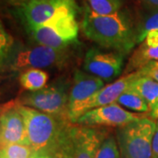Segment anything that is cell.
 I'll list each match as a JSON object with an SVG mask.
<instances>
[{
    "instance_id": "1",
    "label": "cell",
    "mask_w": 158,
    "mask_h": 158,
    "mask_svg": "<svg viewBox=\"0 0 158 158\" xmlns=\"http://www.w3.org/2000/svg\"><path fill=\"white\" fill-rule=\"evenodd\" d=\"M82 30L86 38L103 48L122 53L125 56L138 43V34L129 16L121 11L101 15L88 6L84 13Z\"/></svg>"
},
{
    "instance_id": "2",
    "label": "cell",
    "mask_w": 158,
    "mask_h": 158,
    "mask_svg": "<svg viewBox=\"0 0 158 158\" xmlns=\"http://www.w3.org/2000/svg\"><path fill=\"white\" fill-rule=\"evenodd\" d=\"M17 105L25 121L27 143L33 153L56 156L63 130L70 121L18 103Z\"/></svg>"
},
{
    "instance_id": "3",
    "label": "cell",
    "mask_w": 158,
    "mask_h": 158,
    "mask_svg": "<svg viewBox=\"0 0 158 158\" xmlns=\"http://www.w3.org/2000/svg\"><path fill=\"white\" fill-rule=\"evenodd\" d=\"M77 10H67L40 25L27 27L34 40L41 46L66 49L78 40Z\"/></svg>"
},
{
    "instance_id": "4",
    "label": "cell",
    "mask_w": 158,
    "mask_h": 158,
    "mask_svg": "<svg viewBox=\"0 0 158 158\" xmlns=\"http://www.w3.org/2000/svg\"><path fill=\"white\" fill-rule=\"evenodd\" d=\"M106 137L104 130L69 122L63 130L56 156L60 158H96Z\"/></svg>"
},
{
    "instance_id": "5",
    "label": "cell",
    "mask_w": 158,
    "mask_h": 158,
    "mask_svg": "<svg viewBox=\"0 0 158 158\" xmlns=\"http://www.w3.org/2000/svg\"><path fill=\"white\" fill-rule=\"evenodd\" d=\"M154 119L143 118L118 127L116 140L121 158H152Z\"/></svg>"
},
{
    "instance_id": "6",
    "label": "cell",
    "mask_w": 158,
    "mask_h": 158,
    "mask_svg": "<svg viewBox=\"0 0 158 158\" xmlns=\"http://www.w3.org/2000/svg\"><path fill=\"white\" fill-rule=\"evenodd\" d=\"M69 54L66 49H56L38 45L21 50H13L4 63L2 69L10 71H24L30 69L59 67L67 62Z\"/></svg>"
},
{
    "instance_id": "7",
    "label": "cell",
    "mask_w": 158,
    "mask_h": 158,
    "mask_svg": "<svg viewBox=\"0 0 158 158\" xmlns=\"http://www.w3.org/2000/svg\"><path fill=\"white\" fill-rule=\"evenodd\" d=\"M69 96L65 85H53L36 91L24 93L17 100L19 105L36 109L58 118L69 119Z\"/></svg>"
},
{
    "instance_id": "8",
    "label": "cell",
    "mask_w": 158,
    "mask_h": 158,
    "mask_svg": "<svg viewBox=\"0 0 158 158\" xmlns=\"http://www.w3.org/2000/svg\"><path fill=\"white\" fill-rule=\"evenodd\" d=\"M141 76V71L138 70L135 72L124 75L123 77H119L113 84L105 85L98 91H97L95 94H93L88 99L81 103L69 115V121L71 123H77L80 116H82L84 113L90 111L91 109L116 103L119 96L125 90H127L129 88L130 85H132V83L135 79L140 77Z\"/></svg>"
},
{
    "instance_id": "9",
    "label": "cell",
    "mask_w": 158,
    "mask_h": 158,
    "mask_svg": "<svg viewBox=\"0 0 158 158\" xmlns=\"http://www.w3.org/2000/svg\"><path fill=\"white\" fill-rule=\"evenodd\" d=\"M67 10H77V0H26L19 12L27 27H34L49 20Z\"/></svg>"
},
{
    "instance_id": "10",
    "label": "cell",
    "mask_w": 158,
    "mask_h": 158,
    "mask_svg": "<svg viewBox=\"0 0 158 158\" xmlns=\"http://www.w3.org/2000/svg\"><path fill=\"white\" fill-rule=\"evenodd\" d=\"M124 57V54L117 51L105 52L91 48L85 55L84 69L104 81H109L121 74Z\"/></svg>"
},
{
    "instance_id": "11",
    "label": "cell",
    "mask_w": 158,
    "mask_h": 158,
    "mask_svg": "<svg viewBox=\"0 0 158 158\" xmlns=\"http://www.w3.org/2000/svg\"><path fill=\"white\" fill-rule=\"evenodd\" d=\"M143 118L141 114L131 113L117 103L94 108L80 116L77 124L95 127H120L125 125Z\"/></svg>"
},
{
    "instance_id": "12",
    "label": "cell",
    "mask_w": 158,
    "mask_h": 158,
    "mask_svg": "<svg viewBox=\"0 0 158 158\" xmlns=\"http://www.w3.org/2000/svg\"><path fill=\"white\" fill-rule=\"evenodd\" d=\"M1 148L11 144H27V129L23 116L19 111L16 102L5 104L0 117Z\"/></svg>"
},
{
    "instance_id": "13",
    "label": "cell",
    "mask_w": 158,
    "mask_h": 158,
    "mask_svg": "<svg viewBox=\"0 0 158 158\" xmlns=\"http://www.w3.org/2000/svg\"><path fill=\"white\" fill-rule=\"evenodd\" d=\"M104 86V80L85 71H76L73 85L69 96V115L81 103L88 99Z\"/></svg>"
},
{
    "instance_id": "14",
    "label": "cell",
    "mask_w": 158,
    "mask_h": 158,
    "mask_svg": "<svg viewBox=\"0 0 158 158\" xmlns=\"http://www.w3.org/2000/svg\"><path fill=\"white\" fill-rule=\"evenodd\" d=\"M152 62H158V46H148L141 42L130 57L124 75L135 72Z\"/></svg>"
},
{
    "instance_id": "15",
    "label": "cell",
    "mask_w": 158,
    "mask_h": 158,
    "mask_svg": "<svg viewBox=\"0 0 158 158\" xmlns=\"http://www.w3.org/2000/svg\"><path fill=\"white\" fill-rule=\"evenodd\" d=\"M128 89L142 97L150 109L158 103V82L148 77L141 76L132 83Z\"/></svg>"
},
{
    "instance_id": "16",
    "label": "cell",
    "mask_w": 158,
    "mask_h": 158,
    "mask_svg": "<svg viewBox=\"0 0 158 158\" xmlns=\"http://www.w3.org/2000/svg\"><path fill=\"white\" fill-rule=\"evenodd\" d=\"M49 75L40 69H30L21 72L19 77V85L27 91H36L46 87Z\"/></svg>"
},
{
    "instance_id": "17",
    "label": "cell",
    "mask_w": 158,
    "mask_h": 158,
    "mask_svg": "<svg viewBox=\"0 0 158 158\" xmlns=\"http://www.w3.org/2000/svg\"><path fill=\"white\" fill-rule=\"evenodd\" d=\"M116 103L122 107L127 108L138 113H147L150 111V107L145 99L138 93L129 89L125 90L119 96Z\"/></svg>"
},
{
    "instance_id": "18",
    "label": "cell",
    "mask_w": 158,
    "mask_h": 158,
    "mask_svg": "<svg viewBox=\"0 0 158 158\" xmlns=\"http://www.w3.org/2000/svg\"><path fill=\"white\" fill-rule=\"evenodd\" d=\"M90 10L101 15L113 14L120 11L123 0H86Z\"/></svg>"
},
{
    "instance_id": "19",
    "label": "cell",
    "mask_w": 158,
    "mask_h": 158,
    "mask_svg": "<svg viewBox=\"0 0 158 158\" xmlns=\"http://www.w3.org/2000/svg\"><path fill=\"white\" fill-rule=\"evenodd\" d=\"M33 150L27 144H11L1 148L0 158H30Z\"/></svg>"
},
{
    "instance_id": "20",
    "label": "cell",
    "mask_w": 158,
    "mask_h": 158,
    "mask_svg": "<svg viewBox=\"0 0 158 158\" xmlns=\"http://www.w3.org/2000/svg\"><path fill=\"white\" fill-rule=\"evenodd\" d=\"M120 152L118 146L117 140L113 135L107 136L103 141L96 158H120Z\"/></svg>"
},
{
    "instance_id": "21",
    "label": "cell",
    "mask_w": 158,
    "mask_h": 158,
    "mask_svg": "<svg viewBox=\"0 0 158 158\" xmlns=\"http://www.w3.org/2000/svg\"><path fill=\"white\" fill-rule=\"evenodd\" d=\"M14 47V40L11 34H9L3 25L0 28V55H1V64L4 63L8 57L10 56Z\"/></svg>"
},
{
    "instance_id": "22",
    "label": "cell",
    "mask_w": 158,
    "mask_h": 158,
    "mask_svg": "<svg viewBox=\"0 0 158 158\" xmlns=\"http://www.w3.org/2000/svg\"><path fill=\"white\" fill-rule=\"evenodd\" d=\"M155 30H158V12L148 18L147 20L144 22L140 33L138 34V43H141L147 34Z\"/></svg>"
},
{
    "instance_id": "23",
    "label": "cell",
    "mask_w": 158,
    "mask_h": 158,
    "mask_svg": "<svg viewBox=\"0 0 158 158\" xmlns=\"http://www.w3.org/2000/svg\"><path fill=\"white\" fill-rule=\"evenodd\" d=\"M141 76L148 77L158 82V62H152L140 69Z\"/></svg>"
},
{
    "instance_id": "24",
    "label": "cell",
    "mask_w": 158,
    "mask_h": 158,
    "mask_svg": "<svg viewBox=\"0 0 158 158\" xmlns=\"http://www.w3.org/2000/svg\"><path fill=\"white\" fill-rule=\"evenodd\" d=\"M152 158H158V120L156 121V128L153 138Z\"/></svg>"
},
{
    "instance_id": "25",
    "label": "cell",
    "mask_w": 158,
    "mask_h": 158,
    "mask_svg": "<svg viewBox=\"0 0 158 158\" xmlns=\"http://www.w3.org/2000/svg\"><path fill=\"white\" fill-rule=\"evenodd\" d=\"M30 158H60L56 155L51 154H42V153H33Z\"/></svg>"
},
{
    "instance_id": "26",
    "label": "cell",
    "mask_w": 158,
    "mask_h": 158,
    "mask_svg": "<svg viewBox=\"0 0 158 158\" xmlns=\"http://www.w3.org/2000/svg\"><path fill=\"white\" fill-rule=\"evenodd\" d=\"M149 115H150V117L152 118L158 120V103L155 106H153V107L150 109V111H149Z\"/></svg>"
},
{
    "instance_id": "27",
    "label": "cell",
    "mask_w": 158,
    "mask_h": 158,
    "mask_svg": "<svg viewBox=\"0 0 158 158\" xmlns=\"http://www.w3.org/2000/svg\"><path fill=\"white\" fill-rule=\"evenodd\" d=\"M145 3H147L148 6H152L154 8L158 9V0H143Z\"/></svg>"
}]
</instances>
